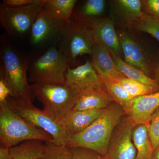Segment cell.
Masks as SVG:
<instances>
[{"instance_id": "obj_10", "label": "cell", "mask_w": 159, "mask_h": 159, "mask_svg": "<svg viewBox=\"0 0 159 159\" xmlns=\"http://www.w3.org/2000/svg\"><path fill=\"white\" fill-rule=\"evenodd\" d=\"M134 125L126 118L117 131L104 159H135L137 151L133 140Z\"/></svg>"}, {"instance_id": "obj_25", "label": "cell", "mask_w": 159, "mask_h": 159, "mask_svg": "<svg viewBox=\"0 0 159 159\" xmlns=\"http://www.w3.org/2000/svg\"><path fill=\"white\" fill-rule=\"evenodd\" d=\"M109 80L121 84L133 98L157 92L150 86L126 77L114 78Z\"/></svg>"}, {"instance_id": "obj_5", "label": "cell", "mask_w": 159, "mask_h": 159, "mask_svg": "<svg viewBox=\"0 0 159 159\" xmlns=\"http://www.w3.org/2000/svg\"><path fill=\"white\" fill-rule=\"evenodd\" d=\"M68 61L56 46L50 47L30 62L29 81L32 84H65Z\"/></svg>"}, {"instance_id": "obj_17", "label": "cell", "mask_w": 159, "mask_h": 159, "mask_svg": "<svg viewBox=\"0 0 159 159\" xmlns=\"http://www.w3.org/2000/svg\"><path fill=\"white\" fill-rule=\"evenodd\" d=\"M95 70L101 80L125 77L116 64L108 50L95 43L91 55Z\"/></svg>"}, {"instance_id": "obj_18", "label": "cell", "mask_w": 159, "mask_h": 159, "mask_svg": "<svg viewBox=\"0 0 159 159\" xmlns=\"http://www.w3.org/2000/svg\"><path fill=\"white\" fill-rule=\"evenodd\" d=\"M77 2L76 0H42L43 9L51 17L68 23Z\"/></svg>"}, {"instance_id": "obj_21", "label": "cell", "mask_w": 159, "mask_h": 159, "mask_svg": "<svg viewBox=\"0 0 159 159\" xmlns=\"http://www.w3.org/2000/svg\"><path fill=\"white\" fill-rule=\"evenodd\" d=\"M101 80L112 100L120 106L127 115L130 110L133 98L118 83L108 79Z\"/></svg>"}, {"instance_id": "obj_23", "label": "cell", "mask_w": 159, "mask_h": 159, "mask_svg": "<svg viewBox=\"0 0 159 159\" xmlns=\"http://www.w3.org/2000/svg\"><path fill=\"white\" fill-rule=\"evenodd\" d=\"M105 6L104 0H88L84 3L78 12L73 13L72 17L90 25L96 20L95 18L103 13Z\"/></svg>"}, {"instance_id": "obj_33", "label": "cell", "mask_w": 159, "mask_h": 159, "mask_svg": "<svg viewBox=\"0 0 159 159\" xmlns=\"http://www.w3.org/2000/svg\"><path fill=\"white\" fill-rule=\"evenodd\" d=\"M10 148H6L1 144L0 146V159H10Z\"/></svg>"}, {"instance_id": "obj_11", "label": "cell", "mask_w": 159, "mask_h": 159, "mask_svg": "<svg viewBox=\"0 0 159 159\" xmlns=\"http://www.w3.org/2000/svg\"><path fill=\"white\" fill-rule=\"evenodd\" d=\"M89 25L96 44L104 47L111 54L120 56L122 52V48L119 35L111 19L108 17L98 19Z\"/></svg>"}, {"instance_id": "obj_1", "label": "cell", "mask_w": 159, "mask_h": 159, "mask_svg": "<svg viewBox=\"0 0 159 159\" xmlns=\"http://www.w3.org/2000/svg\"><path fill=\"white\" fill-rule=\"evenodd\" d=\"M125 114L119 104L116 102L111 103L84 130L76 134H68L66 146L69 148L80 147L90 149L105 157L114 129Z\"/></svg>"}, {"instance_id": "obj_32", "label": "cell", "mask_w": 159, "mask_h": 159, "mask_svg": "<svg viewBox=\"0 0 159 159\" xmlns=\"http://www.w3.org/2000/svg\"><path fill=\"white\" fill-rule=\"evenodd\" d=\"M11 96H12V94L11 91L3 78L0 77V104L6 103L7 99Z\"/></svg>"}, {"instance_id": "obj_3", "label": "cell", "mask_w": 159, "mask_h": 159, "mask_svg": "<svg viewBox=\"0 0 159 159\" xmlns=\"http://www.w3.org/2000/svg\"><path fill=\"white\" fill-rule=\"evenodd\" d=\"M1 144L11 148L30 140L53 142L51 135L23 120L6 103L0 104Z\"/></svg>"}, {"instance_id": "obj_13", "label": "cell", "mask_w": 159, "mask_h": 159, "mask_svg": "<svg viewBox=\"0 0 159 159\" xmlns=\"http://www.w3.org/2000/svg\"><path fill=\"white\" fill-rule=\"evenodd\" d=\"M159 107V91L133 99L131 107L127 115L135 126L140 124L147 125L152 116Z\"/></svg>"}, {"instance_id": "obj_15", "label": "cell", "mask_w": 159, "mask_h": 159, "mask_svg": "<svg viewBox=\"0 0 159 159\" xmlns=\"http://www.w3.org/2000/svg\"><path fill=\"white\" fill-rule=\"evenodd\" d=\"M65 80L66 85L80 92L90 86L102 84L93 63L89 60L75 68H71L69 66Z\"/></svg>"}, {"instance_id": "obj_9", "label": "cell", "mask_w": 159, "mask_h": 159, "mask_svg": "<svg viewBox=\"0 0 159 159\" xmlns=\"http://www.w3.org/2000/svg\"><path fill=\"white\" fill-rule=\"evenodd\" d=\"M66 23L51 17L43 9L29 32L30 43L36 48L56 46Z\"/></svg>"}, {"instance_id": "obj_12", "label": "cell", "mask_w": 159, "mask_h": 159, "mask_svg": "<svg viewBox=\"0 0 159 159\" xmlns=\"http://www.w3.org/2000/svg\"><path fill=\"white\" fill-rule=\"evenodd\" d=\"M118 35L122 52L124 54V61L132 66L142 71L149 77L150 63L141 46L133 37L126 32H120Z\"/></svg>"}, {"instance_id": "obj_28", "label": "cell", "mask_w": 159, "mask_h": 159, "mask_svg": "<svg viewBox=\"0 0 159 159\" xmlns=\"http://www.w3.org/2000/svg\"><path fill=\"white\" fill-rule=\"evenodd\" d=\"M146 125L149 139L154 148H159V107L152 115Z\"/></svg>"}, {"instance_id": "obj_19", "label": "cell", "mask_w": 159, "mask_h": 159, "mask_svg": "<svg viewBox=\"0 0 159 159\" xmlns=\"http://www.w3.org/2000/svg\"><path fill=\"white\" fill-rule=\"evenodd\" d=\"M45 149V143L42 141H26L10 148V159H38L42 156Z\"/></svg>"}, {"instance_id": "obj_35", "label": "cell", "mask_w": 159, "mask_h": 159, "mask_svg": "<svg viewBox=\"0 0 159 159\" xmlns=\"http://www.w3.org/2000/svg\"><path fill=\"white\" fill-rule=\"evenodd\" d=\"M152 159H159V148H157L154 150Z\"/></svg>"}, {"instance_id": "obj_16", "label": "cell", "mask_w": 159, "mask_h": 159, "mask_svg": "<svg viewBox=\"0 0 159 159\" xmlns=\"http://www.w3.org/2000/svg\"><path fill=\"white\" fill-rule=\"evenodd\" d=\"M104 109H72L58 122L68 134H76L89 127L102 114Z\"/></svg>"}, {"instance_id": "obj_20", "label": "cell", "mask_w": 159, "mask_h": 159, "mask_svg": "<svg viewBox=\"0 0 159 159\" xmlns=\"http://www.w3.org/2000/svg\"><path fill=\"white\" fill-rule=\"evenodd\" d=\"M133 140L137 154L135 159H152L154 148L148 136L147 125H136L133 132Z\"/></svg>"}, {"instance_id": "obj_30", "label": "cell", "mask_w": 159, "mask_h": 159, "mask_svg": "<svg viewBox=\"0 0 159 159\" xmlns=\"http://www.w3.org/2000/svg\"><path fill=\"white\" fill-rule=\"evenodd\" d=\"M146 13L159 17V0L142 1Z\"/></svg>"}, {"instance_id": "obj_27", "label": "cell", "mask_w": 159, "mask_h": 159, "mask_svg": "<svg viewBox=\"0 0 159 159\" xmlns=\"http://www.w3.org/2000/svg\"><path fill=\"white\" fill-rule=\"evenodd\" d=\"M45 149L42 156L38 159H71L70 148L52 142H45Z\"/></svg>"}, {"instance_id": "obj_4", "label": "cell", "mask_w": 159, "mask_h": 159, "mask_svg": "<svg viewBox=\"0 0 159 159\" xmlns=\"http://www.w3.org/2000/svg\"><path fill=\"white\" fill-rule=\"evenodd\" d=\"M7 103L11 110L23 120L51 135L53 143L65 145L68 133L58 121L45 110L39 109L25 96L9 97Z\"/></svg>"}, {"instance_id": "obj_31", "label": "cell", "mask_w": 159, "mask_h": 159, "mask_svg": "<svg viewBox=\"0 0 159 159\" xmlns=\"http://www.w3.org/2000/svg\"><path fill=\"white\" fill-rule=\"evenodd\" d=\"M37 0H3L2 4L11 8H20L32 5Z\"/></svg>"}, {"instance_id": "obj_26", "label": "cell", "mask_w": 159, "mask_h": 159, "mask_svg": "<svg viewBox=\"0 0 159 159\" xmlns=\"http://www.w3.org/2000/svg\"><path fill=\"white\" fill-rule=\"evenodd\" d=\"M132 25L138 31L148 33L159 42V17L144 12Z\"/></svg>"}, {"instance_id": "obj_2", "label": "cell", "mask_w": 159, "mask_h": 159, "mask_svg": "<svg viewBox=\"0 0 159 159\" xmlns=\"http://www.w3.org/2000/svg\"><path fill=\"white\" fill-rule=\"evenodd\" d=\"M0 56V77L4 80L12 96H25L32 101L34 96L27 77L29 60L4 37L1 39Z\"/></svg>"}, {"instance_id": "obj_8", "label": "cell", "mask_w": 159, "mask_h": 159, "mask_svg": "<svg viewBox=\"0 0 159 159\" xmlns=\"http://www.w3.org/2000/svg\"><path fill=\"white\" fill-rule=\"evenodd\" d=\"M42 9V0H37L32 5L20 8H11L1 4L0 23L10 37H22L29 33Z\"/></svg>"}, {"instance_id": "obj_34", "label": "cell", "mask_w": 159, "mask_h": 159, "mask_svg": "<svg viewBox=\"0 0 159 159\" xmlns=\"http://www.w3.org/2000/svg\"><path fill=\"white\" fill-rule=\"evenodd\" d=\"M154 77V79L156 80L159 85V63L155 71Z\"/></svg>"}, {"instance_id": "obj_22", "label": "cell", "mask_w": 159, "mask_h": 159, "mask_svg": "<svg viewBox=\"0 0 159 159\" xmlns=\"http://www.w3.org/2000/svg\"><path fill=\"white\" fill-rule=\"evenodd\" d=\"M111 55L125 77L150 86L157 92L159 91V85L155 80L150 78L140 70L126 63L124 61L122 60L120 56L114 54Z\"/></svg>"}, {"instance_id": "obj_14", "label": "cell", "mask_w": 159, "mask_h": 159, "mask_svg": "<svg viewBox=\"0 0 159 159\" xmlns=\"http://www.w3.org/2000/svg\"><path fill=\"white\" fill-rule=\"evenodd\" d=\"M112 100L103 84L90 86L80 92L74 110L104 109L111 103Z\"/></svg>"}, {"instance_id": "obj_24", "label": "cell", "mask_w": 159, "mask_h": 159, "mask_svg": "<svg viewBox=\"0 0 159 159\" xmlns=\"http://www.w3.org/2000/svg\"><path fill=\"white\" fill-rule=\"evenodd\" d=\"M117 8L123 19L132 24L142 17L143 4L140 0H119Z\"/></svg>"}, {"instance_id": "obj_7", "label": "cell", "mask_w": 159, "mask_h": 159, "mask_svg": "<svg viewBox=\"0 0 159 159\" xmlns=\"http://www.w3.org/2000/svg\"><path fill=\"white\" fill-rule=\"evenodd\" d=\"M95 45L90 26L72 17L66 23L56 47L65 56L70 66L80 56H91Z\"/></svg>"}, {"instance_id": "obj_29", "label": "cell", "mask_w": 159, "mask_h": 159, "mask_svg": "<svg viewBox=\"0 0 159 159\" xmlns=\"http://www.w3.org/2000/svg\"><path fill=\"white\" fill-rule=\"evenodd\" d=\"M71 159H104L100 154L87 148L74 147L70 148Z\"/></svg>"}, {"instance_id": "obj_6", "label": "cell", "mask_w": 159, "mask_h": 159, "mask_svg": "<svg viewBox=\"0 0 159 159\" xmlns=\"http://www.w3.org/2000/svg\"><path fill=\"white\" fill-rule=\"evenodd\" d=\"M31 87L43 109L58 122L74 108L80 93L66 84L34 83Z\"/></svg>"}]
</instances>
